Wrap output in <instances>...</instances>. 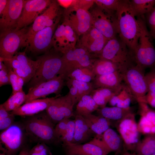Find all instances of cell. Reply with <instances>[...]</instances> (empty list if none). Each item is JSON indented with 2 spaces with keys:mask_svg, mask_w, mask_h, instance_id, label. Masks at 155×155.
I'll list each match as a JSON object with an SVG mask.
<instances>
[{
  "mask_svg": "<svg viewBox=\"0 0 155 155\" xmlns=\"http://www.w3.org/2000/svg\"><path fill=\"white\" fill-rule=\"evenodd\" d=\"M116 14L119 36L134 54L137 47L141 29L138 18L131 8L129 0H120Z\"/></svg>",
  "mask_w": 155,
  "mask_h": 155,
  "instance_id": "1",
  "label": "cell"
},
{
  "mask_svg": "<svg viewBox=\"0 0 155 155\" xmlns=\"http://www.w3.org/2000/svg\"><path fill=\"white\" fill-rule=\"evenodd\" d=\"M54 124L45 111L29 117L23 125L27 135L34 141L50 144L59 142Z\"/></svg>",
  "mask_w": 155,
  "mask_h": 155,
  "instance_id": "2",
  "label": "cell"
},
{
  "mask_svg": "<svg viewBox=\"0 0 155 155\" xmlns=\"http://www.w3.org/2000/svg\"><path fill=\"white\" fill-rule=\"evenodd\" d=\"M59 52H47L37 59L39 65L36 72L29 82L30 88L34 87L46 81L51 80L62 72L64 63L62 54Z\"/></svg>",
  "mask_w": 155,
  "mask_h": 155,
  "instance_id": "3",
  "label": "cell"
},
{
  "mask_svg": "<svg viewBox=\"0 0 155 155\" xmlns=\"http://www.w3.org/2000/svg\"><path fill=\"white\" fill-rule=\"evenodd\" d=\"M140 27V34L134 54L135 62L142 68L155 67V49L153 39L148 30L144 16L137 17Z\"/></svg>",
  "mask_w": 155,
  "mask_h": 155,
  "instance_id": "4",
  "label": "cell"
},
{
  "mask_svg": "<svg viewBox=\"0 0 155 155\" xmlns=\"http://www.w3.org/2000/svg\"><path fill=\"white\" fill-rule=\"evenodd\" d=\"M98 58L110 60L125 69L135 63L133 53L119 36L108 40Z\"/></svg>",
  "mask_w": 155,
  "mask_h": 155,
  "instance_id": "5",
  "label": "cell"
},
{
  "mask_svg": "<svg viewBox=\"0 0 155 155\" xmlns=\"http://www.w3.org/2000/svg\"><path fill=\"white\" fill-rule=\"evenodd\" d=\"M59 5L57 1H52L43 13L37 17L25 34L22 47L27 46L30 39L37 32L58 23L61 13Z\"/></svg>",
  "mask_w": 155,
  "mask_h": 155,
  "instance_id": "6",
  "label": "cell"
},
{
  "mask_svg": "<svg viewBox=\"0 0 155 155\" xmlns=\"http://www.w3.org/2000/svg\"><path fill=\"white\" fill-rule=\"evenodd\" d=\"M62 54L64 67L60 75L65 80L68 75L75 69L88 68L91 69L96 59L85 48L78 46Z\"/></svg>",
  "mask_w": 155,
  "mask_h": 155,
  "instance_id": "7",
  "label": "cell"
},
{
  "mask_svg": "<svg viewBox=\"0 0 155 155\" xmlns=\"http://www.w3.org/2000/svg\"><path fill=\"white\" fill-rule=\"evenodd\" d=\"M116 12L107 11L97 6L90 12L93 26L108 40L118 35Z\"/></svg>",
  "mask_w": 155,
  "mask_h": 155,
  "instance_id": "8",
  "label": "cell"
},
{
  "mask_svg": "<svg viewBox=\"0 0 155 155\" xmlns=\"http://www.w3.org/2000/svg\"><path fill=\"white\" fill-rule=\"evenodd\" d=\"M144 71V69L134 64L122 72L125 85L137 102L148 91Z\"/></svg>",
  "mask_w": 155,
  "mask_h": 155,
  "instance_id": "9",
  "label": "cell"
},
{
  "mask_svg": "<svg viewBox=\"0 0 155 155\" xmlns=\"http://www.w3.org/2000/svg\"><path fill=\"white\" fill-rule=\"evenodd\" d=\"M115 126L122 140L124 150L134 151L140 140V133L135 114L131 112L121 119L116 121Z\"/></svg>",
  "mask_w": 155,
  "mask_h": 155,
  "instance_id": "10",
  "label": "cell"
},
{
  "mask_svg": "<svg viewBox=\"0 0 155 155\" xmlns=\"http://www.w3.org/2000/svg\"><path fill=\"white\" fill-rule=\"evenodd\" d=\"M28 29L26 27L0 33V58L10 59L13 58L18 49L22 47L24 36Z\"/></svg>",
  "mask_w": 155,
  "mask_h": 155,
  "instance_id": "11",
  "label": "cell"
},
{
  "mask_svg": "<svg viewBox=\"0 0 155 155\" xmlns=\"http://www.w3.org/2000/svg\"><path fill=\"white\" fill-rule=\"evenodd\" d=\"M23 125L14 123L3 130L0 135V148L6 155H12L22 147L24 140Z\"/></svg>",
  "mask_w": 155,
  "mask_h": 155,
  "instance_id": "12",
  "label": "cell"
},
{
  "mask_svg": "<svg viewBox=\"0 0 155 155\" xmlns=\"http://www.w3.org/2000/svg\"><path fill=\"white\" fill-rule=\"evenodd\" d=\"M63 21L70 25L78 36L82 35L93 26L90 12L72 7L65 9Z\"/></svg>",
  "mask_w": 155,
  "mask_h": 155,
  "instance_id": "13",
  "label": "cell"
},
{
  "mask_svg": "<svg viewBox=\"0 0 155 155\" xmlns=\"http://www.w3.org/2000/svg\"><path fill=\"white\" fill-rule=\"evenodd\" d=\"M74 106L68 93L63 96L57 95L51 101L45 111L53 123L57 124L63 119H69L74 115Z\"/></svg>",
  "mask_w": 155,
  "mask_h": 155,
  "instance_id": "14",
  "label": "cell"
},
{
  "mask_svg": "<svg viewBox=\"0 0 155 155\" xmlns=\"http://www.w3.org/2000/svg\"><path fill=\"white\" fill-rule=\"evenodd\" d=\"M77 34L71 26L63 21L55 31L52 40V46L55 50L63 54L76 47Z\"/></svg>",
  "mask_w": 155,
  "mask_h": 155,
  "instance_id": "15",
  "label": "cell"
},
{
  "mask_svg": "<svg viewBox=\"0 0 155 155\" xmlns=\"http://www.w3.org/2000/svg\"><path fill=\"white\" fill-rule=\"evenodd\" d=\"M66 81L60 75L48 81L30 88L27 94L24 103L52 94L59 95Z\"/></svg>",
  "mask_w": 155,
  "mask_h": 155,
  "instance_id": "16",
  "label": "cell"
},
{
  "mask_svg": "<svg viewBox=\"0 0 155 155\" xmlns=\"http://www.w3.org/2000/svg\"><path fill=\"white\" fill-rule=\"evenodd\" d=\"M52 1L49 0H25L15 29L18 30L27 27L34 22L39 15L48 7Z\"/></svg>",
  "mask_w": 155,
  "mask_h": 155,
  "instance_id": "17",
  "label": "cell"
},
{
  "mask_svg": "<svg viewBox=\"0 0 155 155\" xmlns=\"http://www.w3.org/2000/svg\"><path fill=\"white\" fill-rule=\"evenodd\" d=\"M108 40L93 26L82 35L78 46L84 48L90 54L98 58Z\"/></svg>",
  "mask_w": 155,
  "mask_h": 155,
  "instance_id": "18",
  "label": "cell"
},
{
  "mask_svg": "<svg viewBox=\"0 0 155 155\" xmlns=\"http://www.w3.org/2000/svg\"><path fill=\"white\" fill-rule=\"evenodd\" d=\"M25 0H9L7 7L0 15L1 33L15 29Z\"/></svg>",
  "mask_w": 155,
  "mask_h": 155,
  "instance_id": "19",
  "label": "cell"
},
{
  "mask_svg": "<svg viewBox=\"0 0 155 155\" xmlns=\"http://www.w3.org/2000/svg\"><path fill=\"white\" fill-rule=\"evenodd\" d=\"M63 148L67 155H107L109 153L97 138L86 143L71 144Z\"/></svg>",
  "mask_w": 155,
  "mask_h": 155,
  "instance_id": "20",
  "label": "cell"
},
{
  "mask_svg": "<svg viewBox=\"0 0 155 155\" xmlns=\"http://www.w3.org/2000/svg\"><path fill=\"white\" fill-rule=\"evenodd\" d=\"M57 24L46 27L37 32L29 42L28 50L34 53L45 52L52 46V40Z\"/></svg>",
  "mask_w": 155,
  "mask_h": 155,
  "instance_id": "21",
  "label": "cell"
},
{
  "mask_svg": "<svg viewBox=\"0 0 155 155\" xmlns=\"http://www.w3.org/2000/svg\"><path fill=\"white\" fill-rule=\"evenodd\" d=\"M15 56L20 65L19 69L14 71L23 79L25 83L29 82L38 67V60H32L26 56L25 52L16 53Z\"/></svg>",
  "mask_w": 155,
  "mask_h": 155,
  "instance_id": "22",
  "label": "cell"
},
{
  "mask_svg": "<svg viewBox=\"0 0 155 155\" xmlns=\"http://www.w3.org/2000/svg\"><path fill=\"white\" fill-rule=\"evenodd\" d=\"M56 96L51 98L38 99L25 103L10 113L14 115L21 116L29 117L35 115L46 111L51 101Z\"/></svg>",
  "mask_w": 155,
  "mask_h": 155,
  "instance_id": "23",
  "label": "cell"
},
{
  "mask_svg": "<svg viewBox=\"0 0 155 155\" xmlns=\"http://www.w3.org/2000/svg\"><path fill=\"white\" fill-rule=\"evenodd\" d=\"M122 72L117 71L107 74L96 75L92 81L94 89L107 88L113 90L122 89L124 85Z\"/></svg>",
  "mask_w": 155,
  "mask_h": 155,
  "instance_id": "24",
  "label": "cell"
},
{
  "mask_svg": "<svg viewBox=\"0 0 155 155\" xmlns=\"http://www.w3.org/2000/svg\"><path fill=\"white\" fill-rule=\"evenodd\" d=\"M75 127L73 144H81L89 142L94 134L90 129L82 115H75Z\"/></svg>",
  "mask_w": 155,
  "mask_h": 155,
  "instance_id": "25",
  "label": "cell"
},
{
  "mask_svg": "<svg viewBox=\"0 0 155 155\" xmlns=\"http://www.w3.org/2000/svg\"><path fill=\"white\" fill-rule=\"evenodd\" d=\"M97 135L109 153L112 152H120L123 146V141L119 134L114 130L109 128L102 135Z\"/></svg>",
  "mask_w": 155,
  "mask_h": 155,
  "instance_id": "26",
  "label": "cell"
},
{
  "mask_svg": "<svg viewBox=\"0 0 155 155\" xmlns=\"http://www.w3.org/2000/svg\"><path fill=\"white\" fill-rule=\"evenodd\" d=\"M125 69L119 65L110 60L96 59L92 67V72L95 76L112 73L117 71L122 72Z\"/></svg>",
  "mask_w": 155,
  "mask_h": 155,
  "instance_id": "27",
  "label": "cell"
},
{
  "mask_svg": "<svg viewBox=\"0 0 155 155\" xmlns=\"http://www.w3.org/2000/svg\"><path fill=\"white\" fill-rule=\"evenodd\" d=\"M82 116L90 129L96 135H102L110 128V120L105 118L92 113Z\"/></svg>",
  "mask_w": 155,
  "mask_h": 155,
  "instance_id": "28",
  "label": "cell"
},
{
  "mask_svg": "<svg viewBox=\"0 0 155 155\" xmlns=\"http://www.w3.org/2000/svg\"><path fill=\"white\" fill-rule=\"evenodd\" d=\"M123 88L118 90L104 88L94 89L90 95L99 106L103 108L106 106L111 98L118 94Z\"/></svg>",
  "mask_w": 155,
  "mask_h": 155,
  "instance_id": "29",
  "label": "cell"
},
{
  "mask_svg": "<svg viewBox=\"0 0 155 155\" xmlns=\"http://www.w3.org/2000/svg\"><path fill=\"white\" fill-rule=\"evenodd\" d=\"M97 110L100 116L116 121L121 119L127 114L132 112L130 107L123 108L116 106L111 107L106 106Z\"/></svg>",
  "mask_w": 155,
  "mask_h": 155,
  "instance_id": "30",
  "label": "cell"
},
{
  "mask_svg": "<svg viewBox=\"0 0 155 155\" xmlns=\"http://www.w3.org/2000/svg\"><path fill=\"white\" fill-rule=\"evenodd\" d=\"M99 107L91 95L84 96L77 103L75 115L83 116L91 114L97 110Z\"/></svg>",
  "mask_w": 155,
  "mask_h": 155,
  "instance_id": "31",
  "label": "cell"
},
{
  "mask_svg": "<svg viewBox=\"0 0 155 155\" xmlns=\"http://www.w3.org/2000/svg\"><path fill=\"white\" fill-rule=\"evenodd\" d=\"M138 103L140 117L139 121L143 125L150 128L153 132L155 133V111L150 108L145 102Z\"/></svg>",
  "mask_w": 155,
  "mask_h": 155,
  "instance_id": "32",
  "label": "cell"
},
{
  "mask_svg": "<svg viewBox=\"0 0 155 155\" xmlns=\"http://www.w3.org/2000/svg\"><path fill=\"white\" fill-rule=\"evenodd\" d=\"M134 151L139 155H152L155 153V133L145 135L137 144Z\"/></svg>",
  "mask_w": 155,
  "mask_h": 155,
  "instance_id": "33",
  "label": "cell"
},
{
  "mask_svg": "<svg viewBox=\"0 0 155 155\" xmlns=\"http://www.w3.org/2000/svg\"><path fill=\"white\" fill-rule=\"evenodd\" d=\"M133 98H134L125 84L120 92L112 98L108 102L113 106L127 108L130 107V105Z\"/></svg>",
  "mask_w": 155,
  "mask_h": 155,
  "instance_id": "34",
  "label": "cell"
},
{
  "mask_svg": "<svg viewBox=\"0 0 155 155\" xmlns=\"http://www.w3.org/2000/svg\"><path fill=\"white\" fill-rule=\"evenodd\" d=\"M129 2L131 9L136 17L144 16L155 5V0H131Z\"/></svg>",
  "mask_w": 155,
  "mask_h": 155,
  "instance_id": "35",
  "label": "cell"
},
{
  "mask_svg": "<svg viewBox=\"0 0 155 155\" xmlns=\"http://www.w3.org/2000/svg\"><path fill=\"white\" fill-rule=\"evenodd\" d=\"M26 96V94L23 90L16 92L12 94L2 104L8 112L13 111L25 102Z\"/></svg>",
  "mask_w": 155,
  "mask_h": 155,
  "instance_id": "36",
  "label": "cell"
},
{
  "mask_svg": "<svg viewBox=\"0 0 155 155\" xmlns=\"http://www.w3.org/2000/svg\"><path fill=\"white\" fill-rule=\"evenodd\" d=\"M95 76L91 69L80 68L75 69L67 75L66 80L70 78L81 82H92Z\"/></svg>",
  "mask_w": 155,
  "mask_h": 155,
  "instance_id": "37",
  "label": "cell"
},
{
  "mask_svg": "<svg viewBox=\"0 0 155 155\" xmlns=\"http://www.w3.org/2000/svg\"><path fill=\"white\" fill-rule=\"evenodd\" d=\"M66 84L71 85L77 88L78 92V101L83 96L90 95L94 89L92 82H86L67 78L66 80Z\"/></svg>",
  "mask_w": 155,
  "mask_h": 155,
  "instance_id": "38",
  "label": "cell"
},
{
  "mask_svg": "<svg viewBox=\"0 0 155 155\" xmlns=\"http://www.w3.org/2000/svg\"><path fill=\"white\" fill-rule=\"evenodd\" d=\"M3 62L8 69L10 84L12 88V94L23 90V86L25 83L23 79L14 71L8 63L5 61Z\"/></svg>",
  "mask_w": 155,
  "mask_h": 155,
  "instance_id": "39",
  "label": "cell"
},
{
  "mask_svg": "<svg viewBox=\"0 0 155 155\" xmlns=\"http://www.w3.org/2000/svg\"><path fill=\"white\" fill-rule=\"evenodd\" d=\"M75 122L74 120L69 119L66 131L60 139V142L62 143L63 147L72 144L75 132Z\"/></svg>",
  "mask_w": 155,
  "mask_h": 155,
  "instance_id": "40",
  "label": "cell"
},
{
  "mask_svg": "<svg viewBox=\"0 0 155 155\" xmlns=\"http://www.w3.org/2000/svg\"><path fill=\"white\" fill-rule=\"evenodd\" d=\"M120 0H94L96 5L104 9L113 12H116Z\"/></svg>",
  "mask_w": 155,
  "mask_h": 155,
  "instance_id": "41",
  "label": "cell"
},
{
  "mask_svg": "<svg viewBox=\"0 0 155 155\" xmlns=\"http://www.w3.org/2000/svg\"><path fill=\"white\" fill-rule=\"evenodd\" d=\"M146 16L150 29V34L153 39L155 40V5L149 12L146 14Z\"/></svg>",
  "mask_w": 155,
  "mask_h": 155,
  "instance_id": "42",
  "label": "cell"
},
{
  "mask_svg": "<svg viewBox=\"0 0 155 155\" xmlns=\"http://www.w3.org/2000/svg\"><path fill=\"white\" fill-rule=\"evenodd\" d=\"M69 119L64 118L57 124L55 127V132L56 136L59 142L65 133Z\"/></svg>",
  "mask_w": 155,
  "mask_h": 155,
  "instance_id": "43",
  "label": "cell"
},
{
  "mask_svg": "<svg viewBox=\"0 0 155 155\" xmlns=\"http://www.w3.org/2000/svg\"><path fill=\"white\" fill-rule=\"evenodd\" d=\"M148 92L155 91V68L152 69L145 75Z\"/></svg>",
  "mask_w": 155,
  "mask_h": 155,
  "instance_id": "44",
  "label": "cell"
},
{
  "mask_svg": "<svg viewBox=\"0 0 155 155\" xmlns=\"http://www.w3.org/2000/svg\"><path fill=\"white\" fill-rule=\"evenodd\" d=\"M94 3V0H75L73 7L88 11Z\"/></svg>",
  "mask_w": 155,
  "mask_h": 155,
  "instance_id": "45",
  "label": "cell"
},
{
  "mask_svg": "<svg viewBox=\"0 0 155 155\" xmlns=\"http://www.w3.org/2000/svg\"><path fill=\"white\" fill-rule=\"evenodd\" d=\"M9 84H10L8 71L5 64L0 69V86Z\"/></svg>",
  "mask_w": 155,
  "mask_h": 155,
  "instance_id": "46",
  "label": "cell"
},
{
  "mask_svg": "<svg viewBox=\"0 0 155 155\" xmlns=\"http://www.w3.org/2000/svg\"><path fill=\"white\" fill-rule=\"evenodd\" d=\"M145 102L155 108V91L148 92L141 100L137 102Z\"/></svg>",
  "mask_w": 155,
  "mask_h": 155,
  "instance_id": "47",
  "label": "cell"
},
{
  "mask_svg": "<svg viewBox=\"0 0 155 155\" xmlns=\"http://www.w3.org/2000/svg\"><path fill=\"white\" fill-rule=\"evenodd\" d=\"M14 116V115L11 114L9 117L0 120L1 130H3L6 129L13 123Z\"/></svg>",
  "mask_w": 155,
  "mask_h": 155,
  "instance_id": "48",
  "label": "cell"
},
{
  "mask_svg": "<svg viewBox=\"0 0 155 155\" xmlns=\"http://www.w3.org/2000/svg\"><path fill=\"white\" fill-rule=\"evenodd\" d=\"M66 85L69 89L68 92L70 95L73 103L74 105L78 102V92L77 88L70 84H66Z\"/></svg>",
  "mask_w": 155,
  "mask_h": 155,
  "instance_id": "49",
  "label": "cell"
},
{
  "mask_svg": "<svg viewBox=\"0 0 155 155\" xmlns=\"http://www.w3.org/2000/svg\"><path fill=\"white\" fill-rule=\"evenodd\" d=\"M75 0H57L60 5L67 9L73 6Z\"/></svg>",
  "mask_w": 155,
  "mask_h": 155,
  "instance_id": "50",
  "label": "cell"
},
{
  "mask_svg": "<svg viewBox=\"0 0 155 155\" xmlns=\"http://www.w3.org/2000/svg\"><path fill=\"white\" fill-rule=\"evenodd\" d=\"M10 113L7 111L2 104L0 105V120L6 118L11 115Z\"/></svg>",
  "mask_w": 155,
  "mask_h": 155,
  "instance_id": "51",
  "label": "cell"
},
{
  "mask_svg": "<svg viewBox=\"0 0 155 155\" xmlns=\"http://www.w3.org/2000/svg\"><path fill=\"white\" fill-rule=\"evenodd\" d=\"M9 0H0V15L6 10Z\"/></svg>",
  "mask_w": 155,
  "mask_h": 155,
  "instance_id": "52",
  "label": "cell"
},
{
  "mask_svg": "<svg viewBox=\"0 0 155 155\" xmlns=\"http://www.w3.org/2000/svg\"><path fill=\"white\" fill-rule=\"evenodd\" d=\"M29 151L28 149L24 148L20 151L18 155H29Z\"/></svg>",
  "mask_w": 155,
  "mask_h": 155,
  "instance_id": "53",
  "label": "cell"
},
{
  "mask_svg": "<svg viewBox=\"0 0 155 155\" xmlns=\"http://www.w3.org/2000/svg\"><path fill=\"white\" fill-rule=\"evenodd\" d=\"M121 155H139L136 153H131L128 151L123 150V151L121 153Z\"/></svg>",
  "mask_w": 155,
  "mask_h": 155,
  "instance_id": "54",
  "label": "cell"
},
{
  "mask_svg": "<svg viewBox=\"0 0 155 155\" xmlns=\"http://www.w3.org/2000/svg\"><path fill=\"white\" fill-rule=\"evenodd\" d=\"M29 155H41L40 153L36 152H34L29 151Z\"/></svg>",
  "mask_w": 155,
  "mask_h": 155,
  "instance_id": "55",
  "label": "cell"
},
{
  "mask_svg": "<svg viewBox=\"0 0 155 155\" xmlns=\"http://www.w3.org/2000/svg\"><path fill=\"white\" fill-rule=\"evenodd\" d=\"M0 155H6L5 153L3 152L2 153H1Z\"/></svg>",
  "mask_w": 155,
  "mask_h": 155,
  "instance_id": "56",
  "label": "cell"
},
{
  "mask_svg": "<svg viewBox=\"0 0 155 155\" xmlns=\"http://www.w3.org/2000/svg\"><path fill=\"white\" fill-rule=\"evenodd\" d=\"M119 152H116V154L114 155H119Z\"/></svg>",
  "mask_w": 155,
  "mask_h": 155,
  "instance_id": "57",
  "label": "cell"
},
{
  "mask_svg": "<svg viewBox=\"0 0 155 155\" xmlns=\"http://www.w3.org/2000/svg\"><path fill=\"white\" fill-rule=\"evenodd\" d=\"M152 155H155V153L153 154H152Z\"/></svg>",
  "mask_w": 155,
  "mask_h": 155,
  "instance_id": "58",
  "label": "cell"
}]
</instances>
